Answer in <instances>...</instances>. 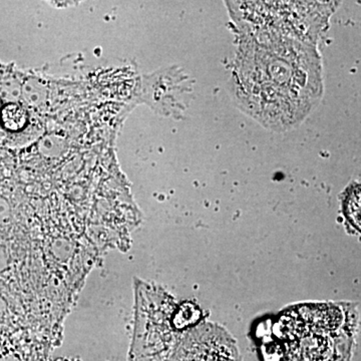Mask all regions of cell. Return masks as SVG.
Returning <instances> with one entry per match:
<instances>
[{
    "label": "cell",
    "mask_w": 361,
    "mask_h": 361,
    "mask_svg": "<svg viewBox=\"0 0 361 361\" xmlns=\"http://www.w3.org/2000/svg\"><path fill=\"white\" fill-rule=\"evenodd\" d=\"M230 84L240 110L266 129H293L323 96L322 58L314 44L239 35Z\"/></svg>",
    "instance_id": "obj_1"
},
{
    "label": "cell",
    "mask_w": 361,
    "mask_h": 361,
    "mask_svg": "<svg viewBox=\"0 0 361 361\" xmlns=\"http://www.w3.org/2000/svg\"><path fill=\"white\" fill-rule=\"evenodd\" d=\"M341 213L349 232H360V184L350 183L341 194Z\"/></svg>",
    "instance_id": "obj_6"
},
{
    "label": "cell",
    "mask_w": 361,
    "mask_h": 361,
    "mask_svg": "<svg viewBox=\"0 0 361 361\" xmlns=\"http://www.w3.org/2000/svg\"><path fill=\"white\" fill-rule=\"evenodd\" d=\"M166 361H243L236 339L216 323L203 322L185 332Z\"/></svg>",
    "instance_id": "obj_5"
},
{
    "label": "cell",
    "mask_w": 361,
    "mask_h": 361,
    "mask_svg": "<svg viewBox=\"0 0 361 361\" xmlns=\"http://www.w3.org/2000/svg\"><path fill=\"white\" fill-rule=\"evenodd\" d=\"M135 353L140 361H166L185 334L175 323L177 303L151 287H140Z\"/></svg>",
    "instance_id": "obj_4"
},
{
    "label": "cell",
    "mask_w": 361,
    "mask_h": 361,
    "mask_svg": "<svg viewBox=\"0 0 361 361\" xmlns=\"http://www.w3.org/2000/svg\"><path fill=\"white\" fill-rule=\"evenodd\" d=\"M1 120L7 130L16 132L25 127L27 123V113L20 104H7L1 111Z\"/></svg>",
    "instance_id": "obj_7"
},
{
    "label": "cell",
    "mask_w": 361,
    "mask_h": 361,
    "mask_svg": "<svg viewBox=\"0 0 361 361\" xmlns=\"http://www.w3.org/2000/svg\"><path fill=\"white\" fill-rule=\"evenodd\" d=\"M0 108H1V101H0Z\"/></svg>",
    "instance_id": "obj_9"
},
{
    "label": "cell",
    "mask_w": 361,
    "mask_h": 361,
    "mask_svg": "<svg viewBox=\"0 0 361 361\" xmlns=\"http://www.w3.org/2000/svg\"><path fill=\"white\" fill-rule=\"evenodd\" d=\"M239 35H264L317 44L336 2H227Z\"/></svg>",
    "instance_id": "obj_3"
},
{
    "label": "cell",
    "mask_w": 361,
    "mask_h": 361,
    "mask_svg": "<svg viewBox=\"0 0 361 361\" xmlns=\"http://www.w3.org/2000/svg\"><path fill=\"white\" fill-rule=\"evenodd\" d=\"M292 361H350L356 311L345 304H305L286 313Z\"/></svg>",
    "instance_id": "obj_2"
},
{
    "label": "cell",
    "mask_w": 361,
    "mask_h": 361,
    "mask_svg": "<svg viewBox=\"0 0 361 361\" xmlns=\"http://www.w3.org/2000/svg\"><path fill=\"white\" fill-rule=\"evenodd\" d=\"M30 85L32 87V92L27 94V96L30 97V103L32 104V106H35V104H39L42 102V97H44L45 92H37V90H42L44 87L40 82H37V80H32V85Z\"/></svg>",
    "instance_id": "obj_8"
}]
</instances>
